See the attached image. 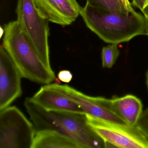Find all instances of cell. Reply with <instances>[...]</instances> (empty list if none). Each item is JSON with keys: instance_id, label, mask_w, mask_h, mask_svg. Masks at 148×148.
I'll use <instances>...</instances> for the list:
<instances>
[{"instance_id": "obj_1", "label": "cell", "mask_w": 148, "mask_h": 148, "mask_svg": "<svg viewBox=\"0 0 148 148\" xmlns=\"http://www.w3.org/2000/svg\"><path fill=\"white\" fill-rule=\"evenodd\" d=\"M24 106L36 132L55 131L74 141L79 148H105L103 140L88 124L86 114L48 111L31 98H26Z\"/></svg>"}, {"instance_id": "obj_2", "label": "cell", "mask_w": 148, "mask_h": 148, "mask_svg": "<svg viewBox=\"0 0 148 148\" xmlns=\"http://www.w3.org/2000/svg\"><path fill=\"white\" fill-rule=\"evenodd\" d=\"M80 15L87 27L106 43L118 45L145 35L144 17L136 11L108 12L86 4Z\"/></svg>"}, {"instance_id": "obj_3", "label": "cell", "mask_w": 148, "mask_h": 148, "mask_svg": "<svg viewBox=\"0 0 148 148\" xmlns=\"http://www.w3.org/2000/svg\"><path fill=\"white\" fill-rule=\"evenodd\" d=\"M3 45L22 77L47 85L55 81L54 71L45 65L17 21L4 27Z\"/></svg>"}, {"instance_id": "obj_4", "label": "cell", "mask_w": 148, "mask_h": 148, "mask_svg": "<svg viewBox=\"0 0 148 148\" xmlns=\"http://www.w3.org/2000/svg\"><path fill=\"white\" fill-rule=\"evenodd\" d=\"M17 21L43 63L50 70L49 21L41 16L33 0H18Z\"/></svg>"}, {"instance_id": "obj_5", "label": "cell", "mask_w": 148, "mask_h": 148, "mask_svg": "<svg viewBox=\"0 0 148 148\" xmlns=\"http://www.w3.org/2000/svg\"><path fill=\"white\" fill-rule=\"evenodd\" d=\"M36 131L16 106L0 111V148H32Z\"/></svg>"}, {"instance_id": "obj_6", "label": "cell", "mask_w": 148, "mask_h": 148, "mask_svg": "<svg viewBox=\"0 0 148 148\" xmlns=\"http://www.w3.org/2000/svg\"><path fill=\"white\" fill-rule=\"evenodd\" d=\"M86 115L87 122L103 140L105 148H148V141L136 126L121 124Z\"/></svg>"}, {"instance_id": "obj_7", "label": "cell", "mask_w": 148, "mask_h": 148, "mask_svg": "<svg viewBox=\"0 0 148 148\" xmlns=\"http://www.w3.org/2000/svg\"><path fill=\"white\" fill-rule=\"evenodd\" d=\"M45 86L62 93L76 102L86 115L112 123L127 125L114 111L111 99L88 96L67 85H62L55 83Z\"/></svg>"}, {"instance_id": "obj_8", "label": "cell", "mask_w": 148, "mask_h": 148, "mask_svg": "<svg viewBox=\"0 0 148 148\" xmlns=\"http://www.w3.org/2000/svg\"><path fill=\"white\" fill-rule=\"evenodd\" d=\"M22 78L12 60L3 46L0 49V111L22 94Z\"/></svg>"}, {"instance_id": "obj_9", "label": "cell", "mask_w": 148, "mask_h": 148, "mask_svg": "<svg viewBox=\"0 0 148 148\" xmlns=\"http://www.w3.org/2000/svg\"><path fill=\"white\" fill-rule=\"evenodd\" d=\"M40 14L50 22L70 25L77 18L81 7L76 0H33Z\"/></svg>"}, {"instance_id": "obj_10", "label": "cell", "mask_w": 148, "mask_h": 148, "mask_svg": "<svg viewBox=\"0 0 148 148\" xmlns=\"http://www.w3.org/2000/svg\"><path fill=\"white\" fill-rule=\"evenodd\" d=\"M31 98L34 103L48 111L85 114L76 102L62 93L49 89L45 86L40 87Z\"/></svg>"}, {"instance_id": "obj_11", "label": "cell", "mask_w": 148, "mask_h": 148, "mask_svg": "<svg viewBox=\"0 0 148 148\" xmlns=\"http://www.w3.org/2000/svg\"><path fill=\"white\" fill-rule=\"evenodd\" d=\"M113 110L128 125L136 126L143 113V105L139 98L128 94L111 99Z\"/></svg>"}, {"instance_id": "obj_12", "label": "cell", "mask_w": 148, "mask_h": 148, "mask_svg": "<svg viewBox=\"0 0 148 148\" xmlns=\"http://www.w3.org/2000/svg\"><path fill=\"white\" fill-rule=\"evenodd\" d=\"M32 148H79L77 143L55 131L36 132Z\"/></svg>"}, {"instance_id": "obj_13", "label": "cell", "mask_w": 148, "mask_h": 148, "mask_svg": "<svg viewBox=\"0 0 148 148\" xmlns=\"http://www.w3.org/2000/svg\"><path fill=\"white\" fill-rule=\"evenodd\" d=\"M86 4L108 12H132L125 6L121 0H86Z\"/></svg>"}, {"instance_id": "obj_14", "label": "cell", "mask_w": 148, "mask_h": 148, "mask_svg": "<svg viewBox=\"0 0 148 148\" xmlns=\"http://www.w3.org/2000/svg\"><path fill=\"white\" fill-rule=\"evenodd\" d=\"M120 54L117 44H111L103 47L101 53L102 66L111 68L113 66Z\"/></svg>"}, {"instance_id": "obj_15", "label": "cell", "mask_w": 148, "mask_h": 148, "mask_svg": "<svg viewBox=\"0 0 148 148\" xmlns=\"http://www.w3.org/2000/svg\"><path fill=\"white\" fill-rule=\"evenodd\" d=\"M136 125L148 141V108L143 111Z\"/></svg>"}, {"instance_id": "obj_16", "label": "cell", "mask_w": 148, "mask_h": 148, "mask_svg": "<svg viewBox=\"0 0 148 148\" xmlns=\"http://www.w3.org/2000/svg\"><path fill=\"white\" fill-rule=\"evenodd\" d=\"M58 78L64 83H69L72 79L73 75L69 71L62 70L58 73Z\"/></svg>"}, {"instance_id": "obj_17", "label": "cell", "mask_w": 148, "mask_h": 148, "mask_svg": "<svg viewBox=\"0 0 148 148\" xmlns=\"http://www.w3.org/2000/svg\"><path fill=\"white\" fill-rule=\"evenodd\" d=\"M132 4L143 13L148 7V0H132Z\"/></svg>"}, {"instance_id": "obj_18", "label": "cell", "mask_w": 148, "mask_h": 148, "mask_svg": "<svg viewBox=\"0 0 148 148\" xmlns=\"http://www.w3.org/2000/svg\"><path fill=\"white\" fill-rule=\"evenodd\" d=\"M144 17L145 35L148 36V8L143 13Z\"/></svg>"}, {"instance_id": "obj_19", "label": "cell", "mask_w": 148, "mask_h": 148, "mask_svg": "<svg viewBox=\"0 0 148 148\" xmlns=\"http://www.w3.org/2000/svg\"><path fill=\"white\" fill-rule=\"evenodd\" d=\"M4 33H5V30L1 27V28H0V35H1V38H2L3 34H4Z\"/></svg>"}, {"instance_id": "obj_20", "label": "cell", "mask_w": 148, "mask_h": 148, "mask_svg": "<svg viewBox=\"0 0 148 148\" xmlns=\"http://www.w3.org/2000/svg\"><path fill=\"white\" fill-rule=\"evenodd\" d=\"M146 84L148 90V70L146 73Z\"/></svg>"}, {"instance_id": "obj_21", "label": "cell", "mask_w": 148, "mask_h": 148, "mask_svg": "<svg viewBox=\"0 0 148 148\" xmlns=\"http://www.w3.org/2000/svg\"><path fill=\"white\" fill-rule=\"evenodd\" d=\"M147 8H146V9H147Z\"/></svg>"}]
</instances>
